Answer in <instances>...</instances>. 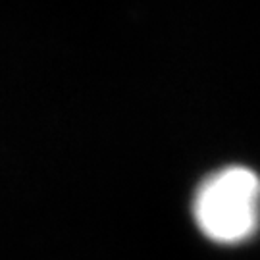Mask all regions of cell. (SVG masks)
I'll return each mask as SVG.
<instances>
[{"label":"cell","mask_w":260,"mask_h":260,"mask_svg":"<svg viewBox=\"0 0 260 260\" xmlns=\"http://www.w3.org/2000/svg\"><path fill=\"white\" fill-rule=\"evenodd\" d=\"M193 216L205 237L220 245H239L260 230V177L245 166L214 172L199 185Z\"/></svg>","instance_id":"cell-1"}]
</instances>
